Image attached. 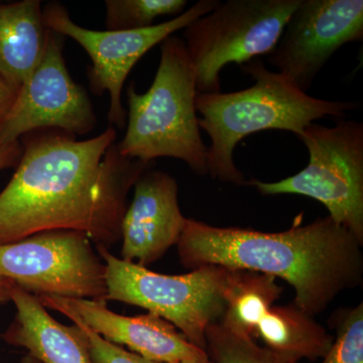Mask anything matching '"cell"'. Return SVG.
<instances>
[{"instance_id": "cell-1", "label": "cell", "mask_w": 363, "mask_h": 363, "mask_svg": "<svg viewBox=\"0 0 363 363\" xmlns=\"http://www.w3.org/2000/svg\"><path fill=\"white\" fill-rule=\"evenodd\" d=\"M113 128L85 140L33 136L0 192V245L45 231L84 233L97 247L121 240L126 198L152 162L123 157Z\"/></svg>"}, {"instance_id": "cell-2", "label": "cell", "mask_w": 363, "mask_h": 363, "mask_svg": "<svg viewBox=\"0 0 363 363\" xmlns=\"http://www.w3.org/2000/svg\"><path fill=\"white\" fill-rule=\"evenodd\" d=\"M362 247L329 216L281 233L187 219L177 243L181 264L191 271L217 266L283 279L295 291L294 305L312 317L362 285Z\"/></svg>"}, {"instance_id": "cell-3", "label": "cell", "mask_w": 363, "mask_h": 363, "mask_svg": "<svg viewBox=\"0 0 363 363\" xmlns=\"http://www.w3.org/2000/svg\"><path fill=\"white\" fill-rule=\"evenodd\" d=\"M255 84L231 93H198L196 111L199 128L209 135L208 175L245 185L247 180L233 161L236 145L247 136L262 130L290 131L298 136L308 125L326 117H344L357 104L318 99L302 92L285 77L267 70L259 59L241 65Z\"/></svg>"}, {"instance_id": "cell-4", "label": "cell", "mask_w": 363, "mask_h": 363, "mask_svg": "<svg viewBox=\"0 0 363 363\" xmlns=\"http://www.w3.org/2000/svg\"><path fill=\"white\" fill-rule=\"evenodd\" d=\"M196 74L180 38L161 44L154 82L145 93L128 86V128L117 145L123 157L152 162L159 157L181 160L199 176L208 175L207 147L198 114Z\"/></svg>"}, {"instance_id": "cell-5", "label": "cell", "mask_w": 363, "mask_h": 363, "mask_svg": "<svg viewBox=\"0 0 363 363\" xmlns=\"http://www.w3.org/2000/svg\"><path fill=\"white\" fill-rule=\"evenodd\" d=\"M96 250L106 269V302L143 308L173 325L193 345L206 350L205 332L225 312L231 269L208 266L169 276L124 262L108 248Z\"/></svg>"}, {"instance_id": "cell-6", "label": "cell", "mask_w": 363, "mask_h": 363, "mask_svg": "<svg viewBox=\"0 0 363 363\" xmlns=\"http://www.w3.org/2000/svg\"><path fill=\"white\" fill-rule=\"evenodd\" d=\"M309 152L307 167L277 182L247 181L264 196H305L321 203L329 217L363 245V123H311L298 136Z\"/></svg>"}, {"instance_id": "cell-7", "label": "cell", "mask_w": 363, "mask_h": 363, "mask_svg": "<svg viewBox=\"0 0 363 363\" xmlns=\"http://www.w3.org/2000/svg\"><path fill=\"white\" fill-rule=\"evenodd\" d=\"M300 0H228L185 28L198 93L221 92L220 73L267 55Z\"/></svg>"}, {"instance_id": "cell-8", "label": "cell", "mask_w": 363, "mask_h": 363, "mask_svg": "<svg viewBox=\"0 0 363 363\" xmlns=\"http://www.w3.org/2000/svg\"><path fill=\"white\" fill-rule=\"evenodd\" d=\"M105 272L91 240L78 231H45L0 245V278L37 297L105 301Z\"/></svg>"}, {"instance_id": "cell-9", "label": "cell", "mask_w": 363, "mask_h": 363, "mask_svg": "<svg viewBox=\"0 0 363 363\" xmlns=\"http://www.w3.org/2000/svg\"><path fill=\"white\" fill-rule=\"evenodd\" d=\"M283 291L274 277L231 269L225 312L219 321L259 338L264 347L288 362L323 357L333 337L297 306L274 305Z\"/></svg>"}, {"instance_id": "cell-10", "label": "cell", "mask_w": 363, "mask_h": 363, "mask_svg": "<svg viewBox=\"0 0 363 363\" xmlns=\"http://www.w3.org/2000/svg\"><path fill=\"white\" fill-rule=\"evenodd\" d=\"M219 4L218 0H200L177 18L143 30H89L74 23L65 7L60 4H48L43 14L49 30L71 38L87 52L92 61L91 87L96 94L108 93L109 123L123 128L126 112L121 93L135 64L155 45L162 44L178 30H185L197 18L211 13Z\"/></svg>"}, {"instance_id": "cell-11", "label": "cell", "mask_w": 363, "mask_h": 363, "mask_svg": "<svg viewBox=\"0 0 363 363\" xmlns=\"http://www.w3.org/2000/svg\"><path fill=\"white\" fill-rule=\"evenodd\" d=\"M362 40V0H300L267 56L278 73L308 93L341 47Z\"/></svg>"}, {"instance_id": "cell-12", "label": "cell", "mask_w": 363, "mask_h": 363, "mask_svg": "<svg viewBox=\"0 0 363 363\" xmlns=\"http://www.w3.org/2000/svg\"><path fill=\"white\" fill-rule=\"evenodd\" d=\"M95 124L87 93L74 82L67 69L63 37L50 30L44 56L0 124V142H20L21 136L42 128L86 135Z\"/></svg>"}, {"instance_id": "cell-13", "label": "cell", "mask_w": 363, "mask_h": 363, "mask_svg": "<svg viewBox=\"0 0 363 363\" xmlns=\"http://www.w3.org/2000/svg\"><path fill=\"white\" fill-rule=\"evenodd\" d=\"M44 307L77 320L118 346H128L131 352L162 363L209 359L206 351L193 345L175 327L157 315L128 317L116 314L105 301L42 296Z\"/></svg>"}, {"instance_id": "cell-14", "label": "cell", "mask_w": 363, "mask_h": 363, "mask_svg": "<svg viewBox=\"0 0 363 363\" xmlns=\"http://www.w3.org/2000/svg\"><path fill=\"white\" fill-rule=\"evenodd\" d=\"M135 195L121 222V259L147 267L177 245L187 219L178 201L175 178L145 171L135 182Z\"/></svg>"}, {"instance_id": "cell-15", "label": "cell", "mask_w": 363, "mask_h": 363, "mask_svg": "<svg viewBox=\"0 0 363 363\" xmlns=\"http://www.w3.org/2000/svg\"><path fill=\"white\" fill-rule=\"evenodd\" d=\"M11 301L16 316L2 340L25 348L40 363H93L87 338L78 326L60 323L37 296L18 286H13Z\"/></svg>"}, {"instance_id": "cell-16", "label": "cell", "mask_w": 363, "mask_h": 363, "mask_svg": "<svg viewBox=\"0 0 363 363\" xmlns=\"http://www.w3.org/2000/svg\"><path fill=\"white\" fill-rule=\"evenodd\" d=\"M49 33L39 0L0 4V78L16 92L39 65Z\"/></svg>"}, {"instance_id": "cell-17", "label": "cell", "mask_w": 363, "mask_h": 363, "mask_svg": "<svg viewBox=\"0 0 363 363\" xmlns=\"http://www.w3.org/2000/svg\"><path fill=\"white\" fill-rule=\"evenodd\" d=\"M208 357L214 363H292L259 346L247 334L215 322L205 332Z\"/></svg>"}, {"instance_id": "cell-18", "label": "cell", "mask_w": 363, "mask_h": 363, "mask_svg": "<svg viewBox=\"0 0 363 363\" xmlns=\"http://www.w3.org/2000/svg\"><path fill=\"white\" fill-rule=\"evenodd\" d=\"M186 0H107V30H143L154 26L162 16H180Z\"/></svg>"}, {"instance_id": "cell-19", "label": "cell", "mask_w": 363, "mask_h": 363, "mask_svg": "<svg viewBox=\"0 0 363 363\" xmlns=\"http://www.w3.org/2000/svg\"><path fill=\"white\" fill-rule=\"evenodd\" d=\"M337 335L321 363H363V304L341 313Z\"/></svg>"}, {"instance_id": "cell-20", "label": "cell", "mask_w": 363, "mask_h": 363, "mask_svg": "<svg viewBox=\"0 0 363 363\" xmlns=\"http://www.w3.org/2000/svg\"><path fill=\"white\" fill-rule=\"evenodd\" d=\"M72 321L85 334L89 344L91 359L93 363H162L147 359L131 351L124 350L121 346L105 340L77 320Z\"/></svg>"}, {"instance_id": "cell-21", "label": "cell", "mask_w": 363, "mask_h": 363, "mask_svg": "<svg viewBox=\"0 0 363 363\" xmlns=\"http://www.w3.org/2000/svg\"><path fill=\"white\" fill-rule=\"evenodd\" d=\"M23 154L21 142H0V172L18 162Z\"/></svg>"}, {"instance_id": "cell-22", "label": "cell", "mask_w": 363, "mask_h": 363, "mask_svg": "<svg viewBox=\"0 0 363 363\" xmlns=\"http://www.w3.org/2000/svg\"><path fill=\"white\" fill-rule=\"evenodd\" d=\"M16 91L0 78V124L4 121V117L6 116L7 112L11 109L14 99L16 96Z\"/></svg>"}, {"instance_id": "cell-23", "label": "cell", "mask_w": 363, "mask_h": 363, "mask_svg": "<svg viewBox=\"0 0 363 363\" xmlns=\"http://www.w3.org/2000/svg\"><path fill=\"white\" fill-rule=\"evenodd\" d=\"M16 286L13 281L4 278H0V305L9 302L11 298V291Z\"/></svg>"}, {"instance_id": "cell-24", "label": "cell", "mask_w": 363, "mask_h": 363, "mask_svg": "<svg viewBox=\"0 0 363 363\" xmlns=\"http://www.w3.org/2000/svg\"><path fill=\"white\" fill-rule=\"evenodd\" d=\"M20 363H40L39 360L35 359V357H33L32 355L26 354L23 359L21 360Z\"/></svg>"}, {"instance_id": "cell-25", "label": "cell", "mask_w": 363, "mask_h": 363, "mask_svg": "<svg viewBox=\"0 0 363 363\" xmlns=\"http://www.w3.org/2000/svg\"><path fill=\"white\" fill-rule=\"evenodd\" d=\"M179 363H214L211 359L207 360H188V362H182Z\"/></svg>"}]
</instances>
